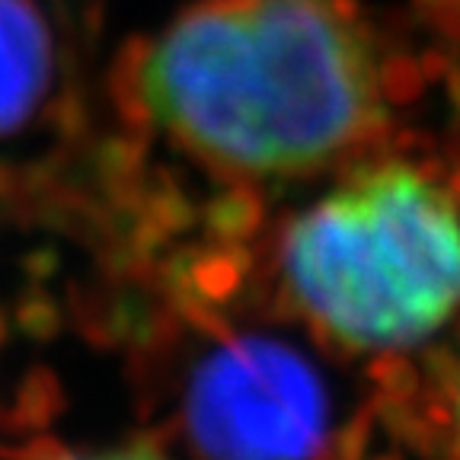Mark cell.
I'll return each mask as SVG.
<instances>
[{"label":"cell","mask_w":460,"mask_h":460,"mask_svg":"<svg viewBox=\"0 0 460 460\" xmlns=\"http://www.w3.org/2000/svg\"><path fill=\"white\" fill-rule=\"evenodd\" d=\"M109 93L237 182L330 170L387 122V67L349 0H199L119 55Z\"/></svg>","instance_id":"obj_1"},{"label":"cell","mask_w":460,"mask_h":460,"mask_svg":"<svg viewBox=\"0 0 460 460\" xmlns=\"http://www.w3.org/2000/svg\"><path fill=\"white\" fill-rule=\"evenodd\" d=\"M281 279L349 349L419 345L460 310L457 201L412 164L365 166L288 224Z\"/></svg>","instance_id":"obj_2"},{"label":"cell","mask_w":460,"mask_h":460,"mask_svg":"<svg viewBox=\"0 0 460 460\" xmlns=\"http://www.w3.org/2000/svg\"><path fill=\"white\" fill-rule=\"evenodd\" d=\"M323 381L266 336H230L186 390V431L205 460H310L326 438Z\"/></svg>","instance_id":"obj_3"},{"label":"cell","mask_w":460,"mask_h":460,"mask_svg":"<svg viewBox=\"0 0 460 460\" xmlns=\"http://www.w3.org/2000/svg\"><path fill=\"white\" fill-rule=\"evenodd\" d=\"M51 39L29 0H0V137L36 115L49 93Z\"/></svg>","instance_id":"obj_4"},{"label":"cell","mask_w":460,"mask_h":460,"mask_svg":"<svg viewBox=\"0 0 460 460\" xmlns=\"http://www.w3.org/2000/svg\"><path fill=\"white\" fill-rule=\"evenodd\" d=\"M65 410V390L49 367H32L16 387L13 406L7 410V425L13 431H42Z\"/></svg>","instance_id":"obj_5"},{"label":"cell","mask_w":460,"mask_h":460,"mask_svg":"<svg viewBox=\"0 0 460 460\" xmlns=\"http://www.w3.org/2000/svg\"><path fill=\"white\" fill-rule=\"evenodd\" d=\"M16 323L26 336L32 339H55L61 330V307L51 301L49 291L42 288H29L26 295L20 297V307H16Z\"/></svg>","instance_id":"obj_6"},{"label":"cell","mask_w":460,"mask_h":460,"mask_svg":"<svg viewBox=\"0 0 460 460\" xmlns=\"http://www.w3.org/2000/svg\"><path fill=\"white\" fill-rule=\"evenodd\" d=\"M4 457L7 460H67L71 451H67L61 441L49 438V435H36V438H29L26 445L7 451Z\"/></svg>","instance_id":"obj_7"},{"label":"cell","mask_w":460,"mask_h":460,"mask_svg":"<svg viewBox=\"0 0 460 460\" xmlns=\"http://www.w3.org/2000/svg\"><path fill=\"white\" fill-rule=\"evenodd\" d=\"M419 4L435 20V26L447 29L454 39H460V0H419Z\"/></svg>","instance_id":"obj_8"},{"label":"cell","mask_w":460,"mask_h":460,"mask_svg":"<svg viewBox=\"0 0 460 460\" xmlns=\"http://www.w3.org/2000/svg\"><path fill=\"white\" fill-rule=\"evenodd\" d=\"M67 460H166L164 454H157L151 445H135L128 451H112V454H100V457H67Z\"/></svg>","instance_id":"obj_9"},{"label":"cell","mask_w":460,"mask_h":460,"mask_svg":"<svg viewBox=\"0 0 460 460\" xmlns=\"http://www.w3.org/2000/svg\"><path fill=\"white\" fill-rule=\"evenodd\" d=\"M454 422H457V435H460V377H457V400H454Z\"/></svg>","instance_id":"obj_10"},{"label":"cell","mask_w":460,"mask_h":460,"mask_svg":"<svg viewBox=\"0 0 460 460\" xmlns=\"http://www.w3.org/2000/svg\"><path fill=\"white\" fill-rule=\"evenodd\" d=\"M4 339H7V320H4V314H0V345H4Z\"/></svg>","instance_id":"obj_11"}]
</instances>
